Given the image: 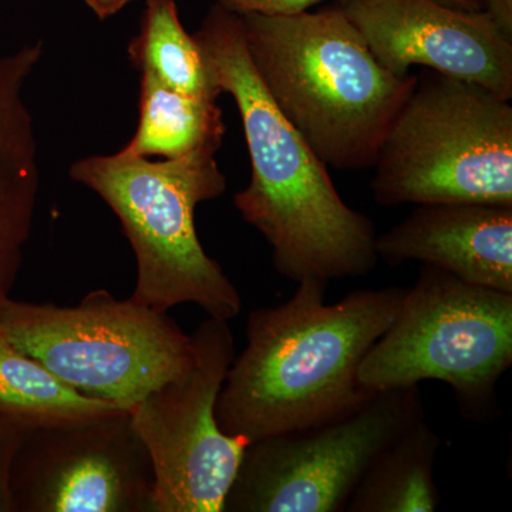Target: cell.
<instances>
[{
    "mask_svg": "<svg viewBox=\"0 0 512 512\" xmlns=\"http://www.w3.org/2000/svg\"><path fill=\"white\" fill-rule=\"evenodd\" d=\"M194 36L222 94L237 104L251 181L235 207L271 245L276 271L296 284L369 274L379 261L375 225L343 201L328 167L266 92L241 16L215 3Z\"/></svg>",
    "mask_w": 512,
    "mask_h": 512,
    "instance_id": "1",
    "label": "cell"
},
{
    "mask_svg": "<svg viewBox=\"0 0 512 512\" xmlns=\"http://www.w3.org/2000/svg\"><path fill=\"white\" fill-rule=\"evenodd\" d=\"M328 282L303 279L289 301L252 311L247 348L218 396V426L252 441L340 416L372 393L357 380L407 288L357 289L326 303Z\"/></svg>",
    "mask_w": 512,
    "mask_h": 512,
    "instance_id": "2",
    "label": "cell"
},
{
    "mask_svg": "<svg viewBox=\"0 0 512 512\" xmlns=\"http://www.w3.org/2000/svg\"><path fill=\"white\" fill-rule=\"evenodd\" d=\"M241 19L266 92L320 161L345 171L373 167L417 74L384 69L336 5Z\"/></svg>",
    "mask_w": 512,
    "mask_h": 512,
    "instance_id": "3",
    "label": "cell"
},
{
    "mask_svg": "<svg viewBox=\"0 0 512 512\" xmlns=\"http://www.w3.org/2000/svg\"><path fill=\"white\" fill-rule=\"evenodd\" d=\"M217 148L153 161L121 148L80 158L69 175L109 205L136 256L133 301L158 312L194 303L211 318L231 320L242 298L222 266L202 248L195 210L227 190Z\"/></svg>",
    "mask_w": 512,
    "mask_h": 512,
    "instance_id": "4",
    "label": "cell"
},
{
    "mask_svg": "<svg viewBox=\"0 0 512 512\" xmlns=\"http://www.w3.org/2000/svg\"><path fill=\"white\" fill-rule=\"evenodd\" d=\"M377 204L512 205V106L476 83L424 70L377 154Z\"/></svg>",
    "mask_w": 512,
    "mask_h": 512,
    "instance_id": "5",
    "label": "cell"
},
{
    "mask_svg": "<svg viewBox=\"0 0 512 512\" xmlns=\"http://www.w3.org/2000/svg\"><path fill=\"white\" fill-rule=\"evenodd\" d=\"M0 325L64 384L126 412L194 362L191 336L167 312L106 289L69 308L10 296L0 302Z\"/></svg>",
    "mask_w": 512,
    "mask_h": 512,
    "instance_id": "6",
    "label": "cell"
},
{
    "mask_svg": "<svg viewBox=\"0 0 512 512\" xmlns=\"http://www.w3.org/2000/svg\"><path fill=\"white\" fill-rule=\"evenodd\" d=\"M511 365L512 293L424 265L357 380L369 392L439 380L466 416L484 419L494 413L495 387Z\"/></svg>",
    "mask_w": 512,
    "mask_h": 512,
    "instance_id": "7",
    "label": "cell"
},
{
    "mask_svg": "<svg viewBox=\"0 0 512 512\" xmlns=\"http://www.w3.org/2000/svg\"><path fill=\"white\" fill-rule=\"evenodd\" d=\"M424 417L419 386L370 394L340 416L252 441L224 512H339L376 457Z\"/></svg>",
    "mask_w": 512,
    "mask_h": 512,
    "instance_id": "8",
    "label": "cell"
},
{
    "mask_svg": "<svg viewBox=\"0 0 512 512\" xmlns=\"http://www.w3.org/2000/svg\"><path fill=\"white\" fill-rule=\"evenodd\" d=\"M229 320L205 319L192 333L194 362L183 376L148 393L130 410L154 468V512H224L249 446L228 436L215 414L235 359Z\"/></svg>",
    "mask_w": 512,
    "mask_h": 512,
    "instance_id": "9",
    "label": "cell"
},
{
    "mask_svg": "<svg viewBox=\"0 0 512 512\" xmlns=\"http://www.w3.org/2000/svg\"><path fill=\"white\" fill-rule=\"evenodd\" d=\"M153 463L126 410L40 424L12 468V512H154Z\"/></svg>",
    "mask_w": 512,
    "mask_h": 512,
    "instance_id": "10",
    "label": "cell"
},
{
    "mask_svg": "<svg viewBox=\"0 0 512 512\" xmlns=\"http://www.w3.org/2000/svg\"><path fill=\"white\" fill-rule=\"evenodd\" d=\"M336 6L394 76L423 66L512 99V37L487 12L434 0H338Z\"/></svg>",
    "mask_w": 512,
    "mask_h": 512,
    "instance_id": "11",
    "label": "cell"
},
{
    "mask_svg": "<svg viewBox=\"0 0 512 512\" xmlns=\"http://www.w3.org/2000/svg\"><path fill=\"white\" fill-rule=\"evenodd\" d=\"M390 266L419 261L467 284L512 293V205L434 202L377 237Z\"/></svg>",
    "mask_w": 512,
    "mask_h": 512,
    "instance_id": "12",
    "label": "cell"
},
{
    "mask_svg": "<svg viewBox=\"0 0 512 512\" xmlns=\"http://www.w3.org/2000/svg\"><path fill=\"white\" fill-rule=\"evenodd\" d=\"M43 53L37 40L0 55V302L18 281L39 201V141L26 87Z\"/></svg>",
    "mask_w": 512,
    "mask_h": 512,
    "instance_id": "13",
    "label": "cell"
},
{
    "mask_svg": "<svg viewBox=\"0 0 512 512\" xmlns=\"http://www.w3.org/2000/svg\"><path fill=\"white\" fill-rule=\"evenodd\" d=\"M440 446L424 417L414 421L370 464L343 511H436L440 494L433 468Z\"/></svg>",
    "mask_w": 512,
    "mask_h": 512,
    "instance_id": "14",
    "label": "cell"
},
{
    "mask_svg": "<svg viewBox=\"0 0 512 512\" xmlns=\"http://www.w3.org/2000/svg\"><path fill=\"white\" fill-rule=\"evenodd\" d=\"M225 131L217 100L178 92L150 74H141L136 133L123 150L170 160L200 148L220 150Z\"/></svg>",
    "mask_w": 512,
    "mask_h": 512,
    "instance_id": "15",
    "label": "cell"
},
{
    "mask_svg": "<svg viewBox=\"0 0 512 512\" xmlns=\"http://www.w3.org/2000/svg\"><path fill=\"white\" fill-rule=\"evenodd\" d=\"M127 53L138 72L171 89L211 100L222 94L197 39L181 23L177 0H146Z\"/></svg>",
    "mask_w": 512,
    "mask_h": 512,
    "instance_id": "16",
    "label": "cell"
},
{
    "mask_svg": "<svg viewBox=\"0 0 512 512\" xmlns=\"http://www.w3.org/2000/svg\"><path fill=\"white\" fill-rule=\"evenodd\" d=\"M0 409L35 426L121 410L83 396L23 352L0 325Z\"/></svg>",
    "mask_w": 512,
    "mask_h": 512,
    "instance_id": "17",
    "label": "cell"
},
{
    "mask_svg": "<svg viewBox=\"0 0 512 512\" xmlns=\"http://www.w3.org/2000/svg\"><path fill=\"white\" fill-rule=\"evenodd\" d=\"M35 424L0 409V512H12L9 477L13 460Z\"/></svg>",
    "mask_w": 512,
    "mask_h": 512,
    "instance_id": "18",
    "label": "cell"
},
{
    "mask_svg": "<svg viewBox=\"0 0 512 512\" xmlns=\"http://www.w3.org/2000/svg\"><path fill=\"white\" fill-rule=\"evenodd\" d=\"M325 0H215L237 15L292 16L306 12Z\"/></svg>",
    "mask_w": 512,
    "mask_h": 512,
    "instance_id": "19",
    "label": "cell"
},
{
    "mask_svg": "<svg viewBox=\"0 0 512 512\" xmlns=\"http://www.w3.org/2000/svg\"><path fill=\"white\" fill-rule=\"evenodd\" d=\"M83 2L97 18L107 20L119 15L121 10L133 3L134 0H83Z\"/></svg>",
    "mask_w": 512,
    "mask_h": 512,
    "instance_id": "20",
    "label": "cell"
},
{
    "mask_svg": "<svg viewBox=\"0 0 512 512\" xmlns=\"http://www.w3.org/2000/svg\"><path fill=\"white\" fill-rule=\"evenodd\" d=\"M447 8L463 10V12H485L491 0H434Z\"/></svg>",
    "mask_w": 512,
    "mask_h": 512,
    "instance_id": "21",
    "label": "cell"
}]
</instances>
